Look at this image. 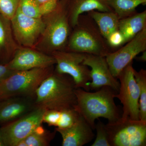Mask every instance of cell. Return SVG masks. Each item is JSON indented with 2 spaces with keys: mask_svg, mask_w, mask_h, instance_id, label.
I'll return each mask as SVG.
<instances>
[{
  "mask_svg": "<svg viewBox=\"0 0 146 146\" xmlns=\"http://www.w3.org/2000/svg\"><path fill=\"white\" fill-rule=\"evenodd\" d=\"M123 46L105 57L112 75L117 78L138 54L146 50V28Z\"/></svg>",
  "mask_w": 146,
  "mask_h": 146,
  "instance_id": "obj_11",
  "label": "cell"
},
{
  "mask_svg": "<svg viewBox=\"0 0 146 146\" xmlns=\"http://www.w3.org/2000/svg\"><path fill=\"white\" fill-rule=\"evenodd\" d=\"M106 125L110 146L146 145V122L120 119Z\"/></svg>",
  "mask_w": 146,
  "mask_h": 146,
  "instance_id": "obj_8",
  "label": "cell"
},
{
  "mask_svg": "<svg viewBox=\"0 0 146 146\" xmlns=\"http://www.w3.org/2000/svg\"><path fill=\"white\" fill-rule=\"evenodd\" d=\"M146 28V10L120 19L119 31L122 35L125 44Z\"/></svg>",
  "mask_w": 146,
  "mask_h": 146,
  "instance_id": "obj_17",
  "label": "cell"
},
{
  "mask_svg": "<svg viewBox=\"0 0 146 146\" xmlns=\"http://www.w3.org/2000/svg\"><path fill=\"white\" fill-rule=\"evenodd\" d=\"M133 73L140 92L139 101L140 120L146 122V70L141 69L137 72L134 69Z\"/></svg>",
  "mask_w": 146,
  "mask_h": 146,
  "instance_id": "obj_22",
  "label": "cell"
},
{
  "mask_svg": "<svg viewBox=\"0 0 146 146\" xmlns=\"http://www.w3.org/2000/svg\"><path fill=\"white\" fill-rule=\"evenodd\" d=\"M108 5L120 19L135 14L140 5H145L146 0H108Z\"/></svg>",
  "mask_w": 146,
  "mask_h": 146,
  "instance_id": "obj_20",
  "label": "cell"
},
{
  "mask_svg": "<svg viewBox=\"0 0 146 146\" xmlns=\"http://www.w3.org/2000/svg\"><path fill=\"white\" fill-rule=\"evenodd\" d=\"M83 64L91 68L90 90L97 91L103 86H108L118 93L119 81L112 75L105 57L86 54Z\"/></svg>",
  "mask_w": 146,
  "mask_h": 146,
  "instance_id": "obj_13",
  "label": "cell"
},
{
  "mask_svg": "<svg viewBox=\"0 0 146 146\" xmlns=\"http://www.w3.org/2000/svg\"><path fill=\"white\" fill-rule=\"evenodd\" d=\"M20 46L13 36L10 20L0 14V56L12 58Z\"/></svg>",
  "mask_w": 146,
  "mask_h": 146,
  "instance_id": "obj_18",
  "label": "cell"
},
{
  "mask_svg": "<svg viewBox=\"0 0 146 146\" xmlns=\"http://www.w3.org/2000/svg\"><path fill=\"white\" fill-rule=\"evenodd\" d=\"M87 14L96 24L106 40L110 35L119 31L120 19L115 12L93 10Z\"/></svg>",
  "mask_w": 146,
  "mask_h": 146,
  "instance_id": "obj_19",
  "label": "cell"
},
{
  "mask_svg": "<svg viewBox=\"0 0 146 146\" xmlns=\"http://www.w3.org/2000/svg\"><path fill=\"white\" fill-rule=\"evenodd\" d=\"M76 89L70 76L54 71L36 89L35 105L46 110L74 108L77 104Z\"/></svg>",
  "mask_w": 146,
  "mask_h": 146,
  "instance_id": "obj_2",
  "label": "cell"
},
{
  "mask_svg": "<svg viewBox=\"0 0 146 146\" xmlns=\"http://www.w3.org/2000/svg\"><path fill=\"white\" fill-rule=\"evenodd\" d=\"M67 8L72 28L76 25L79 16L86 12L93 10L114 12L108 5V0H68Z\"/></svg>",
  "mask_w": 146,
  "mask_h": 146,
  "instance_id": "obj_16",
  "label": "cell"
},
{
  "mask_svg": "<svg viewBox=\"0 0 146 146\" xmlns=\"http://www.w3.org/2000/svg\"><path fill=\"white\" fill-rule=\"evenodd\" d=\"M37 0H21L18 9L25 15L35 18H42Z\"/></svg>",
  "mask_w": 146,
  "mask_h": 146,
  "instance_id": "obj_23",
  "label": "cell"
},
{
  "mask_svg": "<svg viewBox=\"0 0 146 146\" xmlns=\"http://www.w3.org/2000/svg\"><path fill=\"white\" fill-rule=\"evenodd\" d=\"M53 72V66L16 71L0 82V101L12 97L35 96L42 82Z\"/></svg>",
  "mask_w": 146,
  "mask_h": 146,
  "instance_id": "obj_5",
  "label": "cell"
},
{
  "mask_svg": "<svg viewBox=\"0 0 146 146\" xmlns=\"http://www.w3.org/2000/svg\"><path fill=\"white\" fill-rule=\"evenodd\" d=\"M62 138L63 146H82L94 139L93 129L81 116L72 125L66 128H56Z\"/></svg>",
  "mask_w": 146,
  "mask_h": 146,
  "instance_id": "obj_14",
  "label": "cell"
},
{
  "mask_svg": "<svg viewBox=\"0 0 146 146\" xmlns=\"http://www.w3.org/2000/svg\"><path fill=\"white\" fill-rule=\"evenodd\" d=\"M16 71L9 69L6 64H0V82L5 80Z\"/></svg>",
  "mask_w": 146,
  "mask_h": 146,
  "instance_id": "obj_29",
  "label": "cell"
},
{
  "mask_svg": "<svg viewBox=\"0 0 146 146\" xmlns=\"http://www.w3.org/2000/svg\"><path fill=\"white\" fill-rule=\"evenodd\" d=\"M133 61L121 71L117 79L120 82L119 92L116 98L122 104L123 112L121 120L138 121L139 118V87L134 76Z\"/></svg>",
  "mask_w": 146,
  "mask_h": 146,
  "instance_id": "obj_7",
  "label": "cell"
},
{
  "mask_svg": "<svg viewBox=\"0 0 146 146\" xmlns=\"http://www.w3.org/2000/svg\"><path fill=\"white\" fill-rule=\"evenodd\" d=\"M75 94L77 104L74 108L93 130L95 121L100 117L107 119L109 123L121 119L122 114L114 101L117 92L111 87L103 86L95 92L77 88Z\"/></svg>",
  "mask_w": 146,
  "mask_h": 146,
  "instance_id": "obj_1",
  "label": "cell"
},
{
  "mask_svg": "<svg viewBox=\"0 0 146 146\" xmlns=\"http://www.w3.org/2000/svg\"><path fill=\"white\" fill-rule=\"evenodd\" d=\"M85 54L75 52L58 50L53 52L50 55L55 60V72L70 76L77 88H81L89 91V81L91 80V70L88 66L83 64Z\"/></svg>",
  "mask_w": 146,
  "mask_h": 146,
  "instance_id": "obj_6",
  "label": "cell"
},
{
  "mask_svg": "<svg viewBox=\"0 0 146 146\" xmlns=\"http://www.w3.org/2000/svg\"><path fill=\"white\" fill-rule=\"evenodd\" d=\"M46 110L35 106L31 111L1 127L5 146H16L42 125Z\"/></svg>",
  "mask_w": 146,
  "mask_h": 146,
  "instance_id": "obj_9",
  "label": "cell"
},
{
  "mask_svg": "<svg viewBox=\"0 0 146 146\" xmlns=\"http://www.w3.org/2000/svg\"><path fill=\"white\" fill-rule=\"evenodd\" d=\"M0 146H5L1 128H0Z\"/></svg>",
  "mask_w": 146,
  "mask_h": 146,
  "instance_id": "obj_31",
  "label": "cell"
},
{
  "mask_svg": "<svg viewBox=\"0 0 146 146\" xmlns=\"http://www.w3.org/2000/svg\"><path fill=\"white\" fill-rule=\"evenodd\" d=\"M56 132V130L51 132L46 130L41 125L23 141L26 146H49Z\"/></svg>",
  "mask_w": 146,
  "mask_h": 146,
  "instance_id": "obj_21",
  "label": "cell"
},
{
  "mask_svg": "<svg viewBox=\"0 0 146 146\" xmlns=\"http://www.w3.org/2000/svg\"><path fill=\"white\" fill-rule=\"evenodd\" d=\"M59 1L49 0L39 4V13L42 18L53 12L57 7Z\"/></svg>",
  "mask_w": 146,
  "mask_h": 146,
  "instance_id": "obj_28",
  "label": "cell"
},
{
  "mask_svg": "<svg viewBox=\"0 0 146 146\" xmlns=\"http://www.w3.org/2000/svg\"><path fill=\"white\" fill-rule=\"evenodd\" d=\"M68 0H60L56 9L42 17L45 29L36 47L42 51L52 53L65 50L71 33V27L68 17Z\"/></svg>",
  "mask_w": 146,
  "mask_h": 146,
  "instance_id": "obj_4",
  "label": "cell"
},
{
  "mask_svg": "<svg viewBox=\"0 0 146 146\" xmlns=\"http://www.w3.org/2000/svg\"><path fill=\"white\" fill-rule=\"evenodd\" d=\"M30 97H14L0 101V123H10L35 107Z\"/></svg>",
  "mask_w": 146,
  "mask_h": 146,
  "instance_id": "obj_15",
  "label": "cell"
},
{
  "mask_svg": "<svg viewBox=\"0 0 146 146\" xmlns=\"http://www.w3.org/2000/svg\"><path fill=\"white\" fill-rule=\"evenodd\" d=\"M73 28L65 51L104 57L113 52L96 24L88 14L80 15Z\"/></svg>",
  "mask_w": 146,
  "mask_h": 146,
  "instance_id": "obj_3",
  "label": "cell"
},
{
  "mask_svg": "<svg viewBox=\"0 0 146 146\" xmlns=\"http://www.w3.org/2000/svg\"><path fill=\"white\" fill-rule=\"evenodd\" d=\"M106 40L113 52L125 44L123 37L119 31L110 35Z\"/></svg>",
  "mask_w": 146,
  "mask_h": 146,
  "instance_id": "obj_27",
  "label": "cell"
},
{
  "mask_svg": "<svg viewBox=\"0 0 146 146\" xmlns=\"http://www.w3.org/2000/svg\"><path fill=\"white\" fill-rule=\"evenodd\" d=\"M48 1H49V0H37V2L39 3V4ZM58 1H59V0H58Z\"/></svg>",
  "mask_w": 146,
  "mask_h": 146,
  "instance_id": "obj_32",
  "label": "cell"
},
{
  "mask_svg": "<svg viewBox=\"0 0 146 146\" xmlns=\"http://www.w3.org/2000/svg\"><path fill=\"white\" fill-rule=\"evenodd\" d=\"M62 110H46L43 117V122L50 126L58 127L62 121Z\"/></svg>",
  "mask_w": 146,
  "mask_h": 146,
  "instance_id": "obj_26",
  "label": "cell"
},
{
  "mask_svg": "<svg viewBox=\"0 0 146 146\" xmlns=\"http://www.w3.org/2000/svg\"><path fill=\"white\" fill-rule=\"evenodd\" d=\"M95 124V129L97 131L96 136L91 146H110L109 136L106 125L100 119Z\"/></svg>",
  "mask_w": 146,
  "mask_h": 146,
  "instance_id": "obj_24",
  "label": "cell"
},
{
  "mask_svg": "<svg viewBox=\"0 0 146 146\" xmlns=\"http://www.w3.org/2000/svg\"><path fill=\"white\" fill-rule=\"evenodd\" d=\"M142 53V54L141 56L139 57L136 56V59L137 60L141 62H146V50L144 51Z\"/></svg>",
  "mask_w": 146,
  "mask_h": 146,
  "instance_id": "obj_30",
  "label": "cell"
},
{
  "mask_svg": "<svg viewBox=\"0 0 146 146\" xmlns=\"http://www.w3.org/2000/svg\"><path fill=\"white\" fill-rule=\"evenodd\" d=\"M55 64V60L51 55L33 48L20 46L10 61L6 64L11 70L20 71L48 68Z\"/></svg>",
  "mask_w": 146,
  "mask_h": 146,
  "instance_id": "obj_12",
  "label": "cell"
},
{
  "mask_svg": "<svg viewBox=\"0 0 146 146\" xmlns=\"http://www.w3.org/2000/svg\"><path fill=\"white\" fill-rule=\"evenodd\" d=\"M21 0H0V14L11 20L18 9Z\"/></svg>",
  "mask_w": 146,
  "mask_h": 146,
  "instance_id": "obj_25",
  "label": "cell"
},
{
  "mask_svg": "<svg viewBox=\"0 0 146 146\" xmlns=\"http://www.w3.org/2000/svg\"><path fill=\"white\" fill-rule=\"evenodd\" d=\"M10 22L17 44L20 46L35 49L44 30L43 18L29 17L18 9Z\"/></svg>",
  "mask_w": 146,
  "mask_h": 146,
  "instance_id": "obj_10",
  "label": "cell"
}]
</instances>
